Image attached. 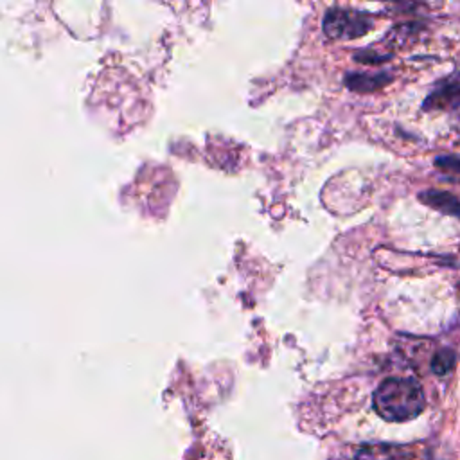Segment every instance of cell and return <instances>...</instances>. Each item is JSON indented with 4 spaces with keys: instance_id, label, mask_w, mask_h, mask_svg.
Returning a JSON list of instances; mask_svg holds the SVG:
<instances>
[{
    "instance_id": "obj_1",
    "label": "cell",
    "mask_w": 460,
    "mask_h": 460,
    "mask_svg": "<svg viewBox=\"0 0 460 460\" xmlns=\"http://www.w3.org/2000/svg\"><path fill=\"white\" fill-rule=\"evenodd\" d=\"M422 386L411 377H388L374 392V410L390 422L415 419L424 410Z\"/></svg>"
},
{
    "instance_id": "obj_2",
    "label": "cell",
    "mask_w": 460,
    "mask_h": 460,
    "mask_svg": "<svg viewBox=\"0 0 460 460\" xmlns=\"http://www.w3.org/2000/svg\"><path fill=\"white\" fill-rule=\"evenodd\" d=\"M372 27V20L365 13L350 9H331L323 18V31L332 40L359 38Z\"/></svg>"
},
{
    "instance_id": "obj_3",
    "label": "cell",
    "mask_w": 460,
    "mask_h": 460,
    "mask_svg": "<svg viewBox=\"0 0 460 460\" xmlns=\"http://www.w3.org/2000/svg\"><path fill=\"white\" fill-rule=\"evenodd\" d=\"M411 449L395 444H367L356 453V460H411Z\"/></svg>"
},
{
    "instance_id": "obj_4",
    "label": "cell",
    "mask_w": 460,
    "mask_h": 460,
    "mask_svg": "<svg viewBox=\"0 0 460 460\" xmlns=\"http://www.w3.org/2000/svg\"><path fill=\"white\" fill-rule=\"evenodd\" d=\"M420 198L428 203V205H433L440 210H446L449 212L451 216H456L458 214V205H456V198H453L451 194L447 192H438V190H428L424 194H420Z\"/></svg>"
},
{
    "instance_id": "obj_5",
    "label": "cell",
    "mask_w": 460,
    "mask_h": 460,
    "mask_svg": "<svg viewBox=\"0 0 460 460\" xmlns=\"http://www.w3.org/2000/svg\"><path fill=\"white\" fill-rule=\"evenodd\" d=\"M388 81V75L385 74H376V75H367V74H356L347 77V84L354 90H372L379 88Z\"/></svg>"
},
{
    "instance_id": "obj_6",
    "label": "cell",
    "mask_w": 460,
    "mask_h": 460,
    "mask_svg": "<svg viewBox=\"0 0 460 460\" xmlns=\"http://www.w3.org/2000/svg\"><path fill=\"white\" fill-rule=\"evenodd\" d=\"M455 352L451 349H442L438 350L433 359H431V370L437 374V376H444L447 374L453 367H455Z\"/></svg>"
}]
</instances>
